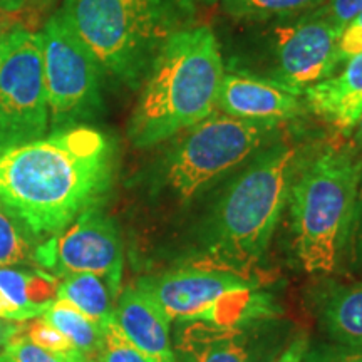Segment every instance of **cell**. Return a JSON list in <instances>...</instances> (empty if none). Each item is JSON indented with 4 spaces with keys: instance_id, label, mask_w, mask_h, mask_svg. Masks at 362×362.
<instances>
[{
    "instance_id": "obj_1",
    "label": "cell",
    "mask_w": 362,
    "mask_h": 362,
    "mask_svg": "<svg viewBox=\"0 0 362 362\" xmlns=\"http://www.w3.org/2000/svg\"><path fill=\"white\" fill-rule=\"evenodd\" d=\"M115 149L88 124L0 149V203L35 238L67 228L111 187Z\"/></svg>"
},
{
    "instance_id": "obj_2",
    "label": "cell",
    "mask_w": 362,
    "mask_h": 362,
    "mask_svg": "<svg viewBox=\"0 0 362 362\" xmlns=\"http://www.w3.org/2000/svg\"><path fill=\"white\" fill-rule=\"evenodd\" d=\"M300 148L275 136L235 170L200 225L202 245L220 269L245 275L260 262L287 205Z\"/></svg>"
},
{
    "instance_id": "obj_3",
    "label": "cell",
    "mask_w": 362,
    "mask_h": 362,
    "mask_svg": "<svg viewBox=\"0 0 362 362\" xmlns=\"http://www.w3.org/2000/svg\"><path fill=\"white\" fill-rule=\"evenodd\" d=\"M225 71L221 45L210 27L176 34L139 88L128 123L131 144L158 146L214 115Z\"/></svg>"
},
{
    "instance_id": "obj_4",
    "label": "cell",
    "mask_w": 362,
    "mask_h": 362,
    "mask_svg": "<svg viewBox=\"0 0 362 362\" xmlns=\"http://www.w3.org/2000/svg\"><path fill=\"white\" fill-rule=\"evenodd\" d=\"M59 13L104 78L139 90L163 47L194 27L197 6L193 0H64Z\"/></svg>"
},
{
    "instance_id": "obj_5",
    "label": "cell",
    "mask_w": 362,
    "mask_h": 362,
    "mask_svg": "<svg viewBox=\"0 0 362 362\" xmlns=\"http://www.w3.org/2000/svg\"><path fill=\"white\" fill-rule=\"evenodd\" d=\"M359 171L357 146H325L297 161L287 203L293 247L309 274H330L347 255Z\"/></svg>"
},
{
    "instance_id": "obj_6",
    "label": "cell",
    "mask_w": 362,
    "mask_h": 362,
    "mask_svg": "<svg viewBox=\"0 0 362 362\" xmlns=\"http://www.w3.org/2000/svg\"><path fill=\"white\" fill-rule=\"evenodd\" d=\"M242 25L221 47L226 71L253 76L304 96L307 88L332 76L341 66V30L314 12Z\"/></svg>"
},
{
    "instance_id": "obj_7",
    "label": "cell",
    "mask_w": 362,
    "mask_h": 362,
    "mask_svg": "<svg viewBox=\"0 0 362 362\" xmlns=\"http://www.w3.org/2000/svg\"><path fill=\"white\" fill-rule=\"evenodd\" d=\"M280 123L238 119L215 111L168 139L151 171V188L176 206L188 205L235 173L253 153L279 136Z\"/></svg>"
},
{
    "instance_id": "obj_8",
    "label": "cell",
    "mask_w": 362,
    "mask_h": 362,
    "mask_svg": "<svg viewBox=\"0 0 362 362\" xmlns=\"http://www.w3.org/2000/svg\"><path fill=\"white\" fill-rule=\"evenodd\" d=\"M136 285L155 298L171 322L232 324L274 315L269 297L255 292V279L220 267L171 270Z\"/></svg>"
},
{
    "instance_id": "obj_9",
    "label": "cell",
    "mask_w": 362,
    "mask_h": 362,
    "mask_svg": "<svg viewBox=\"0 0 362 362\" xmlns=\"http://www.w3.org/2000/svg\"><path fill=\"white\" fill-rule=\"evenodd\" d=\"M42 64L49 104V126L54 131L84 124L103 111L104 74L61 13L45 22Z\"/></svg>"
},
{
    "instance_id": "obj_10",
    "label": "cell",
    "mask_w": 362,
    "mask_h": 362,
    "mask_svg": "<svg viewBox=\"0 0 362 362\" xmlns=\"http://www.w3.org/2000/svg\"><path fill=\"white\" fill-rule=\"evenodd\" d=\"M49 128L40 34L11 30L0 59V149L44 138Z\"/></svg>"
},
{
    "instance_id": "obj_11",
    "label": "cell",
    "mask_w": 362,
    "mask_h": 362,
    "mask_svg": "<svg viewBox=\"0 0 362 362\" xmlns=\"http://www.w3.org/2000/svg\"><path fill=\"white\" fill-rule=\"evenodd\" d=\"M34 260L49 274H94L119 296L123 277V243L115 220L89 208L67 228L35 247Z\"/></svg>"
},
{
    "instance_id": "obj_12",
    "label": "cell",
    "mask_w": 362,
    "mask_h": 362,
    "mask_svg": "<svg viewBox=\"0 0 362 362\" xmlns=\"http://www.w3.org/2000/svg\"><path fill=\"white\" fill-rule=\"evenodd\" d=\"M176 362H275L287 342L272 315L232 324L178 322Z\"/></svg>"
},
{
    "instance_id": "obj_13",
    "label": "cell",
    "mask_w": 362,
    "mask_h": 362,
    "mask_svg": "<svg viewBox=\"0 0 362 362\" xmlns=\"http://www.w3.org/2000/svg\"><path fill=\"white\" fill-rule=\"evenodd\" d=\"M304 96L253 76L225 71L216 111L238 119L285 123L305 112Z\"/></svg>"
},
{
    "instance_id": "obj_14",
    "label": "cell",
    "mask_w": 362,
    "mask_h": 362,
    "mask_svg": "<svg viewBox=\"0 0 362 362\" xmlns=\"http://www.w3.org/2000/svg\"><path fill=\"white\" fill-rule=\"evenodd\" d=\"M112 319L128 341L153 361L176 362L171 320L155 298L138 285L119 292Z\"/></svg>"
},
{
    "instance_id": "obj_15",
    "label": "cell",
    "mask_w": 362,
    "mask_h": 362,
    "mask_svg": "<svg viewBox=\"0 0 362 362\" xmlns=\"http://www.w3.org/2000/svg\"><path fill=\"white\" fill-rule=\"evenodd\" d=\"M307 110L339 131H352L362 115V52L344 62L342 71L304 90Z\"/></svg>"
},
{
    "instance_id": "obj_16",
    "label": "cell",
    "mask_w": 362,
    "mask_h": 362,
    "mask_svg": "<svg viewBox=\"0 0 362 362\" xmlns=\"http://www.w3.org/2000/svg\"><path fill=\"white\" fill-rule=\"evenodd\" d=\"M59 279L42 269L0 267V317L16 322L40 317L57 297Z\"/></svg>"
},
{
    "instance_id": "obj_17",
    "label": "cell",
    "mask_w": 362,
    "mask_h": 362,
    "mask_svg": "<svg viewBox=\"0 0 362 362\" xmlns=\"http://www.w3.org/2000/svg\"><path fill=\"white\" fill-rule=\"evenodd\" d=\"M315 298L320 327L330 341L362 352V284L332 285Z\"/></svg>"
},
{
    "instance_id": "obj_18",
    "label": "cell",
    "mask_w": 362,
    "mask_h": 362,
    "mask_svg": "<svg viewBox=\"0 0 362 362\" xmlns=\"http://www.w3.org/2000/svg\"><path fill=\"white\" fill-rule=\"evenodd\" d=\"M115 292L94 274H67L59 277L57 297L64 298L90 320L106 327L115 315Z\"/></svg>"
},
{
    "instance_id": "obj_19",
    "label": "cell",
    "mask_w": 362,
    "mask_h": 362,
    "mask_svg": "<svg viewBox=\"0 0 362 362\" xmlns=\"http://www.w3.org/2000/svg\"><path fill=\"white\" fill-rule=\"evenodd\" d=\"M42 317L59 332L64 334L81 354L88 357L99 356L104 342V327L90 320L64 298H56Z\"/></svg>"
},
{
    "instance_id": "obj_20",
    "label": "cell",
    "mask_w": 362,
    "mask_h": 362,
    "mask_svg": "<svg viewBox=\"0 0 362 362\" xmlns=\"http://www.w3.org/2000/svg\"><path fill=\"white\" fill-rule=\"evenodd\" d=\"M325 0H221L225 13L240 24L291 19L320 7Z\"/></svg>"
},
{
    "instance_id": "obj_21",
    "label": "cell",
    "mask_w": 362,
    "mask_h": 362,
    "mask_svg": "<svg viewBox=\"0 0 362 362\" xmlns=\"http://www.w3.org/2000/svg\"><path fill=\"white\" fill-rule=\"evenodd\" d=\"M30 230L0 203V267H16L34 260Z\"/></svg>"
},
{
    "instance_id": "obj_22",
    "label": "cell",
    "mask_w": 362,
    "mask_h": 362,
    "mask_svg": "<svg viewBox=\"0 0 362 362\" xmlns=\"http://www.w3.org/2000/svg\"><path fill=\"white\" fill-rule=\"evenodd\" d=\"M22 334L34 342L35 346L42 347V349L54 352V354L64 356L67 359L76 361L81 356V352L72 346V342L67 339L64 334L59 332L51 322L44 319L42 315L35 317L24 322V330Z\"/></svg>"
},
{
    "instance_id": "obj_23",
    "label": "cell",
    "mask_w": 362,
    "mask_h": 362,
    "mask_svg": "<svg viewBox=\"0 0 362 362\" xmlns=\"http://www.w3.org/2000/svg\"><path fill=\"white\" fill-rule=\"evenodd\" d=\"M99 362H155L141 352L121 332L115 319L104 327L103 349L98 356Z\"/></svg>"
},
{
    "instance_id": "obj_24",
    "label": "cell",
    "mask_w": 362,
    "mask_h": 362,
    "mask_svg": "<svg viewBox=\"0 0 362 362\" xmlns=\"http://www.w3.org/2000/svg\"><path fill=\"white\" fill-rule=\"evenodd\" d=\"M0 362H74L35 346L24 334L13 337L0 352Z\"/></svg>"
},
{
    "instance_id": "obj_25",
    "label": "cell",
    "mask_w": 362,
    "mask_h": 362,
    "mask_svg": "<svg viewBox=\"0 0 362 362\" xmlns=\"http://www.w3.org/2000/svg\"><path fill=\"white\" fill-rule=\"evenodd\" d=\"M312 12L342 33L344 27L362 12V0H325L322 6Z\"/></svg>"
},
{
    "instance_id": "obj_26",
    "label": "cell",
    "mask_w": 362,
    "mask_h": 362,
    "mask_svg": "<svg viewBox=\"0 0 362 362\" xmlns=\"http://www.w3.org/2000/svg\"><path fill=\"white\" fill-rule=\"evenodd\" d=\"M304 362H362V352L346 349L337 344H320L307 349Z\"/></svg>"
},
{
    "instance_id": "obj_27",
    "label": "cell",
    "mask_w": 362,
    "mask_h": 362,
    "mask_svg": "<svg viewBox=\"0 0 362 362\" xmlns=\"http://www.w3.org/2000/svg\"><path fill=\"white\" fill-rule=\"evenodd\" d=\"M362 52V12L351 21L349 24L342 29L341 35H339L337 42V56L339 62L344 64L347 59H351L356 54Z\"/></svg>"
},
{
    "instance_id": "obj_28",
    "label": "cell",
    "mask_w": 362,
    "mask_h": 362,
    "mask_svg": "<svg viewBox=\"0 0 362 362\" xmlns=\"http://www.w3.org/2000/svg\"><path fill=\"white\" fill-rule=\"evenodd\" d=\"M347 255H351V260L354 262V264L362 267V149H361L359 183H357V193H356L354 220H352V230H351Z\"/></svg>"
},
{
    "instance_id": "obj_29",
    "label": "cell",
    "mask_w": 362,
    "mask_h": 362,
    "mask_svg": "<svg viewBox=\"0 0 362 362\" xmlns=\"http://www.w3.org/2000/svg\"><path fill=\"white\" fill-rule=\"evenodd\" d=\"M309 349V341L305 336H297L287 344L282 354L277 357L275 362H304L305 352Z\"/></svg>"
},
{
    "instance_id": "obj_30",
    "label": "cell",
    "mask_w": 362,
    "mask_h": 362,
    "mask_svg": "<svg viewBox=\"0 0 362 362\" xmlns=\"http://www.w3.org/2000/svg\"><path fill=\"white\" fill-rule=\"evenodd\" d=\"M24 330V322H16V320H7L0 317V352L13 337H17Z\"/></svg>"
},
{
    "instance_id": "obj_31",
    "label": "cell",
    "mask_w": 362,
    "mask_h": 362,
    "mask_svg": "<svg viewBox=\"0 0 362 362\" xmlns=\"http://www.w3.org/2000/svg\"><path fill=\"white\" fill-rule=\"evenodd\" d=\"M25 2L27 0H0V8H4V11H17Z\"/></svg>"
},
{
    "instance_id": "obj_32",
    "label": "cell",
    "mask_w": 362,
    "mask_h": 362,
    "mask_svg": "<svg viewBox=\"0 0 362 362\" xmlns=\"http://www.w3.org/2000/svg\"><path fill=\"white\" fill-rule=\"evenodd\" d=\"M352 131H354V143H356V146L359 148V149H362V115L359 117V121H357L356 128L352 129Z\"/></svg>"
},
{
    "instance_id": "obj_33",
    "label": "cell",
    "mask_w": 362,
    "mask_h": 362,
    "mask_svg": "<svg viewBox=\"0 0 362 362\" xmlns=\"http://www.w3.org/2000/svg\"><path fill=\"white\" fill-rule=\"evenodd\" d=\"M7 40H8V33H6V34H0V59H2L4 52H6Z\"/></svg>"
},
{
    "instance_id": "obj_34",
    "label": "cell",
    "mask_w": 362,
    "mask_h": 362,
    "mask_svg": "<svg viewBox=\"0 0 362 362\" xmlns=\"http://www.w3.org/2000/svg\"><path fill=\"white\" fill-rule=\"evenodd\" d=\"M74 362H99V359H98V357H88V356L81 354Z\"/></svg>"
},
{
    "instance_id": "obj_35",
    "label": "cell",
    "mask_w": 362,
    "mask_h": 362,
    "mask_svg": "<svg viewBox=\"0 0 362 362\" xmlns=\"http://www.w3.org/2000/svg\"><path fill=\"white\" fill-rule=\"evenodd\" d=\"M193 2L194 4H206V6H211V4H215L216 2V0H193Z\"/></svg>"
}]
</instances>
